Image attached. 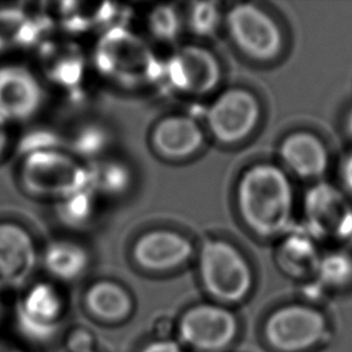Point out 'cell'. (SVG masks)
<instances>
[{"label": "cell", "mask_w": 352, "mask_h": 352, "mask_svg": "<svg viewBox=\"0 0 352 352\" xmlns=\"http://www.w3.org/2000/svg\"><path fill=\"white\" fill-rule=\"evenodd\" d=\"M239 332L234 309L210 300L188 307L175 322V337L186 351H229Z\"/></svg>", "instance_id": "5b68a950"}, {"label": "cell", "mask_w": 352, "mask_h": 352, "mask_svg": "<svg viewBox=\"0 0 352 352\" xmlns=\"http://www.w3.org/2000/svg\"><path fill=\"white\" fill-rule=\"evenodd\" d=\"M279 157L287 171L305 181H319L331 165L326 142L319 135L307 130L285 136L279 146Z\"/></svg>", "instance_id": "9a60e30c"}, {"label": "cell", "mask_w": 352, "mask_h": 352, "mask_svg": "<svg viewBox=\"0 0 352 352\" xmlns=\"http://www.w3.org/2000/svg\"><path fill=\"white\" fill-rule=\"evenodd\" d=\"M138 352H186L176 337H155L144 344Z\"/></svg>", "instance_id": "f546056e"}, {"label": "cell", "mask_w": 352, "mask_h": 352, "mask_svg": "<svg viewBox=\"0 0 352 352\" xmlns=\"http://www.w3.org/2000/svg\"><path fill=\"white\" fill-rule=\"evenodd\" d=\"M195 255L189 238L172 230H152L133 243L131 257L136 266L149 273H170L186 266Z\"/></svg>", "instance_id": "5bb4252c"}, {"label": "cell", "mask_w": 352, "mask_h": 352, "mask_svg": "<svg viewBox=\"0 0 352 352\" xmlns=\"http://www.w3.org/2000/svg\"><path fill=\"white\" fill-rule=\"evenodd\" d=\"M46 74L54 83L62 87H72L80 81L83 74V63L76 52L63 48L46 50Z\"/></svg>", "instance_id": "7402d4cb"}, {"label": "cell", "mask_w": 352, "mask_h": 352, "mask_svg": "<svg viewBox=\"0 0 352 352\" xmlns=\"http://www.w3.org/2000/svg\"><path fill=\"white\" fill-rule=\"evenodd\" d=\"M67 300L53 281L29 284L14 305L16 329L24 340L43 345L57 337L67 319Z\"/></svg>", "instance_id": "52a82bcc"}, {"label": "cell", "mask_w": 352, "mask_h": 352, "mask_svg": "<svg viewBox=\"0 0 352 352\" xmlns=\"http://www.w3.org/2000/svg\"><path fill=\"white\" fill-rule=\"evenodd\" d=\"M83 307L91 319L98 322L119 324L133 316L135 300L125 286L115 280L102 279L87 289Z\"/></svg>", "instance_id": "e0dca14e"}, {"label": "cell", "mask_w": 352, "mask_h": 352, "mask_svg": "<svg viewBox=\"0 0 352 352\" xmlns=\"http://www.w3.org/2000/svg\"><path fill=\"white\" fill-rule=\"evenodd\" d=\"M91 189L77 192L59 202V215L65 224L81 226L91 219L93 199Z\"/></svg>", "instance_id": "d4e9b609"}, {"label": "cell", "mask_w": 352, "mask_h": 352, "mask_svg": "<svg viewBox=\"0 0 352 352\" xmlns=\"http://www.w3.org/2000/svg\"><path fill=\"white\" fill-rule=\"evenodd\" d=\"M179 17L171 6H159L149 17V28L159 40H173L179 32Z\"/></svg>", "instance_id": "4316f807"}, {"label": "cell", "mask_w": 352, "mask_h": 352, "mask_svg": "<svg viewBox=\"0 0 352 352\" xmlns=\"http://www.w3.org/2000/svg\"><path fill=\"white\" fill-rule=\"evenodd\" d=\"M220 12L215 3H195L189 10L188 24L194 33L208 36L218 28Z\"/></svg>", "instance_id": "484cf974"}, {"label": "cell", "mask_w": 352, "mask_h": 352, "mask_svg": "<svg viewBox=\"0 0 352 352\" xmlns=\"http://www.w3.org/2000/svg\"><path fill=\"white\" fill-rule=\"evenodd\" d=\"M201 286L208 300L234 308L250 297L255 276L250 262L232 243L206 241L197 254Z\"/></svg>", "instance_id": "7a4b0ae2"}, {"label": "cell", "mask_w": 352, "mask_h": 352, "mask_svg": "<svg viewBox=\"0 0 352 352\" xmlns=\"http://www.w3.org/2000/svg\"><path fill=\"white\" fill-rule=\"evenodd\" d=\"M40 261L36 243L22 225L0 221V294L23 290Z\"/></svg>", "instance_id": "8fae6325"}, {"label": "cell", "mask_w": 352, "mask_h": 352, "mask_svg": "<svg viewBox=\"0 0 352 352\" xmlns=\"http://www.w3.org/2000/svg\"><path fill=\"white\" fill-rule=\"evenodd\" d=\"M46 24L22 9L0 10V52L33 46L43 38Z\"/></svg>", "instance_id": "44dd1931"}, {"label": "cell", "mask_w": 352, "mask_h": 352, "mask_svg": "<svg viewBox=\"0 0 352 352\" xmlns=\"http://www.w3.org/2000/svg\"><path fill=\"white\" fill-rule=\"evenodd\" d=\"M110 142V136L98 124H87L78 129L72 138V148L76 155L93 157L104 152Z\"/></svg>", "instance_id": "cb8c5ba5"}, {"label": "cell", "mask_w": 352, "mask_h": 352, "mask_svg": "<svg viewBox=\"0 0 352 352\" xmlns=\"http://www.w3.org/2000/svg\"><path fill=\"white\" fill-rule=\"evenodd\" d=\"M305 210L311 237L352 242V207L343 191L319 183L308 191Z\"/></svg>", "instance_id": "7c38bea8"}, {"label": "cell", "mask_w": 352, "mask_h": 352, "mask_svg": "<svg viewBox=\"0 0 352 352\" xmlns=\"http://www.w3.org/2000/svg\"><path fill=\"white\" fill-rule=\"evenodd\" d=\"M5 315H6V305H5L3 295L0 294V327H1V324H3V320L5 319Z\"/></svg>", "instance_id": "e575fe53"}, {"label": "cell", "mask_w": 352, "mask_h": 352, "mask_svg": "<svg viewBox=\"0 0 352 352\" xmlns=\"http://www.w3.org/2000/svg\"><path fill=\"white\" fill-rule=\"evenodd\" d=\"M0 352H29L27 349L23 348L22 345L19 344H14L5 340V339L0 338Z\"/></svg>", "instance_id": "d6a6232c"}, {"label": "cell", "mask_w": 352, "mask_h": 352, "mask_svg": "<svg viewBox=\"0 0 352 352\" xmlns=\"http://www.w3.org/2000/svg\"><path fill=\"white\" fill-rule=\"evenodd\" d=\"M10 146V133L8 125L0 122V159L3 157Z\"/></svg>", "instance_id": "1f68e13d"}, {"label": "cell", "mask_w": 352, "mask_h": 352, "mask_svg": "<svg viewBox=\"0 0 352 352\" xmlns=\"http://www.w3.org/2000/svg\"><path fill=\"white\" fill-rule=\"evenodd\" d=\"M225 22L230 38L247 57L268 62L283 51L284 38L279 24L257 5H234L226 14Z\"/></svg>", "instance_id": "ba28073f"}, {"label": "cell", "mask_w": 352, "mask_h": 352, "mask_svg": "<svg viewBox=\"0 0 352 352\" xmlns=\"http://www.w3.org/2000/svg\"><path fill=\"white\" fill-rule=\"evenodd\" d=\"M331 334L329 316L311 302L280 305L267 315L262 338L274 352H311Z\"/></svg>", "instance_id": "3957f363"}, {"label": "cell", "mask_w": 352, "mask_h": 352, "mask_svg": "<svg viewBox=\"0 0 352 352\" xmlns=\"http://www.w3.org/2000/svg\"><path fill=\"white\" fill-rule=\"evenodd\" d=\"M40 261L56 284L80 280L91 266V256L86 248L69 239L50 243L40 254Z\"/></svg>", "instance_id": "ac0fdd59"}, {"label": "cell", "mask_w": 352, "mask_h": 352, "mask_svg": "<svg viewBox=\"0 0 352 352\" xmlns=\"http://www.w3.org/2000/svg\"><path fill=\"white\" fill-rule=\"evenodd\" d=\"M19 181L29 194L59 201L91 189L89 168L83 166L76 157L59 149L23 157Z\"/></svg>", "instance_id": "277c9868"}, {"label": "cell", "mask_w": 352, "mask_h": 352, "mask_svg": "<svg viewBox=\"0 0 352 352\" xmlns=\"http://www.w3.org/2000/svg\"><path fill=\"white\" fill-rule=\"evenodd\" d=\"M102 75L125 86H135L162 77V64L133 33L113 28L101 38L94 54Z\"/></svg>", "instance_id": "8992f818"}, {"label": "cell", "mask_w": 352, "mask_h": 352, "mask_svg": "<svg viewBox=\"0 0 352 352\" xmlns=\"http://www.w3.org/2000/svg\"><path fill=\"white\" fill-rule=\"evenodd\" d=\"M261 119V105L252 91L231 88L223 91L206 113L207 128L223 144H236L249 138Z\"/></svg>", "instance_id": "9c48e42d"}, {"label": "cell", "mask_w": 352, "mask_h": 352, "mask_svg": "<svg viewBox=\"0 0 352 352\" xmlns=\"http://www.w3.org/2000/svg\"><path fill=\"white\" fill-rule=\"evenodd\" d=\"M93 352H98V350H96V351H93Z\"/></svg>", "instance_id": "d590c367"}, {"label": "cell", "mask_w": 352, "mask_h": 352, "mask_svg": "<svg viewBox=\"0 0 352 352\" xmlns=\"http://www.w3.org/2000/svg\"><path fill=\"white\" fill-rule=\"evenodd\" d=\"M352 287V252L348 249H334L322 254L314 278L303 284L307 298L315 300L342 294Z\"/></svg>", "instance_id": "ffe728a7"}, {"label": "cell", "mask_w": 352, "mask_h": 352, "mask_svg": "<svg viewBox=\"0 0 352 352\" xmlns=\"http://www.w3.org/2000/svg\"><path fill=\"white\" fill-rule=\"evenodd\" d=\"M58 138L56 133L46 129H35L24 135L19 142V152L25 157L28 154L58 148Z\"/></svg>", "instance_id": "83f0119b"}, {"label": "cell", "mask_w": 352, "mask_h": 352, "mask_svg": "<svg viewBox=\"0 0 352 352\" xmlns=\"http://www.w3.org/2000/svg\"><path fill=\"white\" fill-rule=\"evenodd\" d=\"M151 141L159 155L181 160L200 151L205 142V133L191 117L170 116L153 128Z\"/></svg>", "instance_id": "2e32d148"}, {"label": "cell", "mask_w": 352, "mask_h": 352, "mask_svg": "<svg viewBox=\"0 0 352 352\" xmlns=\"http://www.w3.org/2000/svg\"><path fill=\"white\" fill-rule=\"evenodd\" d=\"M91 190L100 191L106 195H119L128 189L131 183V172L122 162H101L89 170Z\"/></svg>", "instance_id": "603a6c76"}, {"label": "cell", "mask_w": 352, "mask_h": 352, "mask_svg": "<svg viewBox=\"0 0 352 352\" xmlns=\"http://www.w3.org/2000/svg\"><path fill=\"white\" fill-rule=\"evenodd\" d=\"M322 252L309 234L286 236L276 249V265L286 276L305 284L316 274Z\"/></svg>", "instance_id": "d6986e66"}, {"label": "cell", "mask_w": 352, "mask_h": 352, "mask_svg": "<svg viewBox=\"0 0 352 352\" xmlns=\"http://www.w3.org/2000/svg\"><path fill=\"white\" fill-rule=\"evenodd\" d=\"M236 202L243 223L258 237H279L290 228L294 188L278 165L260 162L248 167L238 181Z\"/></svg>", "instance_id": "6da1fadb"}, {"label": "cell", "mask_w": 352, "mask_h": 352, "mask_svg": "<svg viewBox=\"0 0 352 352\" xmlns=\"http://www.w3.org/2000/svg\"><path fill=\"white\" fill-rule=\"evenodd\" d=\"M45 100L38 77L21 64L0 65V122H27L38 115Z\"/></svg>", "instance_id": "4fadbf2b"}, {"label": "cell", "mask_w": 352, "mask_h": 352, "mask_svg": "<svg viewBox=\"0 0 352 352\" xmlns=\"http://www.w3.org/2000/svg\"><path fill=\"white\" fill-rule=\"evenodd\" d=\"M162 77L167 86L186 96H207L221 81V67L213 53L190 45L177 50L162 64Z\"/></svg>", "instance_id": "30bf717a"}, {"label": "cell", "mask_w": 352, "mask_h": 352, "mask_svg": "<svg viewBox=\"0 0 352 352\" xmlns=\"http://www.w3.org/2000/svg\"><path fill=\"white\" fill-rule=\"evenodd\" d=\"M340 181L343 183L344 189L352 196V152L345 157L340 166Z\"/></svg>", "instance_id": "4dcf8cb0"}, {"label": "cell", "mask_w": 352, "mask_h": 352, "mask_svg": "<svg viewBox=\"0 0 352 352\" xmlns=\"http://www.w3.org/2000/svg\"><path fill=\"white\" fill-rule=\"evenodd\" d=\"M344 130L348 135V138L352 140V109H350L344 117Z\"/></svg>", "instance_id": "836d02e7"}, {"label": "cell", "mask_w": 352, "mask_h": 352, "mask_svg": "<svg viewBox=\"0 0 352 352\" xmlns=\"http://www.w3.org/2000/svg\"><path fill=\"white\" fill-rule=\"evenodd\" d=\"M67 352L96 351V336L85 327H76L69 332L65 338Z\"/></svg>", "instance_id": "f1b7e54d"}]
</instances>
